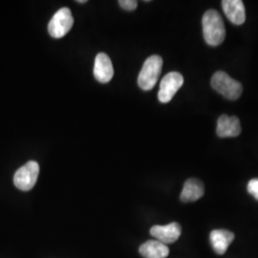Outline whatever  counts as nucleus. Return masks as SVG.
Returning a JSON list of instances; mask_svg holds the SVG:
<instances>
[{"instance_id": "obj_1", "label": "nucleus", "mask_w": 258, "mask_h": 258, "mask_svg": "<svg viewBox=\"0 0 258 258\" xmlns=\"http://www.w3.org/2000/svg\"><path fill=\"white\" fill-rule=\"evenodd\" d=\"M204 38L211 46L222 44L226 37V28L220 14L216 10H209L202 19Z\"/></svg>"}, {"instance_id": "obj_2", "label": "nucleus", "mask_w": 258, "mask_h": 258, "mask_svg": "<svg viewBox=\"0 0 258 258\" xmlns=\"http://www.w3.org/2000/svg\"><path fill=\"white\" fill-rule=\"evenodd\" d=\"M163 58L160 55H150L147 58L138 77V84L141 89L148 91L156 85L162 72Z\"/></svg>"}, {"instance_id": "obj_3", "label": "nucleus", "mask_w": 258, "mask_h": 258, "mask_svg": "<svg viewBox=\"0 0 258 258\" xmlns=\"http://www.w3.org/2000/svg\"><path fill=\"white\" fill-rule=\"evenodd\" d=\"M212 86L216 92L231 101L239 99L243 92L242 84L223 71H218L212 76Z\"/></svg>"}, {"instance_id": "obj_4", "label": "nucleus", "mask_w": 258, "mask_h": 258, "mask_svg": "<svg viewBox=\"0 0 258 258\" xmlns=\"http://www.w3.org/2000/svg\"><path fill=\"white\" fill-rule=\"evenodd\" d=\"M39 174V165L35 161H30L17 170L14 176V184L22 191L31 190L37 184Z\"/></svg>"}, {"instance_id": "obj_5", "label": "nucleus", "mask_w": 258, "mask_h": 258, "mask_svg": "<svg viewBox=\"0 0 258 258\" xmlns=\"http://www.w3.org/2000/svg\"><path fill=\"white\" fill-rule=\"evenodd\" d=\"M74 19L69 8L58 10L48 24V32L51 37L61 38L73 27Z\"/></svg>"}, {"instance_id": "obj_6", "label": "nucleus", "mask_w": 258, "mask_h": 258, "mask_svg": "<svg viewBox=\"0 0 258 258\" xmlns=\"http://www.w3.org/2000/svg\"><path fill=\"white\" fill-rule=\"evenodd\" d=\"M184 84V77L178 72H170L166 74L160 84L158 99L162 103L170 102L177 91Z\"/></svg>"}, {"instance_id": "obj_7", "label": "nucleus", "mask_w": 258, "mask_h": 258, "mask_svg": "<svg viewBox=\"0 0 258 258\" xmlns=\"http://www.w3.org/2000/svg\"><path fill=\"white\" fill-rule=\"evenodd\" d=\"M182 232L181 226L173 222L165 226H153L150 229V234L156 240L164 244H172L179 239Z\"/></svg>"}, {"instance_id": "obj_8", "label": "nucleus", "mask_w": 258, "mask_h": 258, "mask_svg": "<svg viewBox=\"0 0 258 258\" xmlns=\"http://www.w3.org/2000/svg\"><path fill=\"white\" fill-rule=\"evenodd\" d=\"M114 75V69L110 57L105 53H99L94 63V77L98 82L107 83L110 82Z\"/></svg>"}, {"instance_id": "obj_9", "label": "nucleus", "mask_w": 258, "mask_h": 258, "mask_svg": "<svg viewBox=\"0 0 258 258\" xmlns=\"http://www.w3.org/2000/svg\"><path fill=\"white\" fill-rule=\"evenodd\" d=\"M241 123L237 117L222 115L217 120L216 133L221 138L237 137L241 133Z\"/></svg>"}, {"instance_id": "obj_10", "label": "nucleus", "mask_w": 258, "mask_h": 258, "mask_svg": "<svg viewBox=\"0 0 258 258\" xmlns=\"http://www.w3.org/2000/svg\"><path fill=\"white\" fill-rule=\"evenodd\" d=\"M222 8L231 23L242 25L246 20L244 3L241 0H223Z\"/></svg>"}, {"instance_id": "obj_11", "label": "nucleus", "mask_w": 258, "mask_h": 258, "mask_svg": "<svg viewBox=\"0 0 258 258\" xmlns=\"http://www.w3.org/2000/svg\"><path fill=\"white\" fill-rule=\"evenodd\" d=\"M234 240V234L228 230H214L211 232L210 241L217 254H224Z\"/></svg>"}, {"instance_id": "obj_12", "label": "nucleus", "mask_w": 258, "mask_h": 258, "mask_svg": "<svg viewBox=\"0 0 258 258\" xmlns=\"http://www.w3.org/2000/svg\"><path fill=\"white\" fill-rule=\"evenodd\" d=\"M205 194L204 184L198 179L191 178L185 181L183 190L180 195V199L184 203L195 202L199 200Z\"/></svg>"}, {"instance_id": "obj_13", "label": "nucleus", "mask_w": 258, "mask_h": 258, "mask_svg": "<svg viewBox=\"0 0 258 258\" xmlns=\"http://www.w3.org/2000/svg\"><path fill=\"white\" fill-rule=\"evenodd\" d=\"M139 251L145 258H166L169 249L166 244L158 240H148L140 247Z\"/></svg>"}, {"instance_id": "obj_14", "label": "nucleus", "mask_w": 258, "mask_h": 258, "mask_svg": "<svg viewBox=\"0 0 258 258\" xmlns=\"http://www.w3.org/2000/svg\"><path fill=\"white\" fill-rule=\"evenodd\" d=\"M248 192L258 201V178L251 179L248 183Z\"/></svg>"}, {"instance_id": "obj_15", "label": "nucleus", "mask_w": 258, "mask_h": 258, "mask_svg": "<svg viewBox=\"0 0 258 258\" xmlns=\"http://www.w3.org/2000/svg\"><path fill=\"white\" fill-rule=\"evenodd\" d=\"M119 5L126 11H134L138 6V2L136 0H120Z\"/></svg>"}, {"instance_id": "obj_16", "label": "nucleus", "mask_w": 258, "mask_h": 258, "mask_svg": "<svg viewBox=\"0 0 258 258\" xmlns=\"http://www.w3.org/2000/svg\"><path fill=\"white\" fill-rule=\"evenodd\" d=\"M77 2H78V3H86L87 1H86V0H78Z\"/></svg>"}]
</instances>
